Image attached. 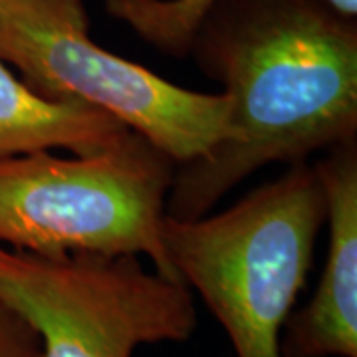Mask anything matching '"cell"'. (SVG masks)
<instances>
[{
  "label": "cell",
  "mask_w": 357,
  "mask_h": 357,
  "mask_svg": "<svg viewBox=\"0 0 357 357\" xmlns=\"http://www.w3.org/2000/svg\"><path fill=\"white\" fill-rule=\"evenodd\" d=\"M225 86L227 135L177 165L165 215L197 218L268 163L357 139V22L321 0H220L191 50Z\"/></svg>",
  "instance_id": "obj_1"
},
{
  "label": "cell",
  "mask_w": 357,
  "mask_h": 357,
  "mask_svg": "<svg viewBox=\"0 0 357 357\" xmlns=\"http://www.w3.org/2000/svg\"><path fill=\"white\" fill-rule=\"evenodd\" d=\"M326 215L324 187L302 161L218 215L163 217L171 266L211 307L236 357H284L280 332Z\"/></svg>",
  "instance_id": "obj_2"
},
{
  "label": "cell",
  "mask_w": 357,
  "mask_h": 357,
  "mask_svg": "<svg viewBox=\"0 0 357 357\" xmlns=\"http://www.w3.org/2000/svg\"><path fill=\"white\" fill-rule=\"evenodd\" d=\"M175 169L135 131L74 159L50 151L0 159V246L42 256L145 255L155 272L178 280L161 236Z\"/></svg>",
  "instance_id": "obj_3"
},
{
  "label": "cell",
  "mask_w": 357,
  "mask_h": 357,
  "mask_svg": "<svg viewBox=\"0 0 357 357\" xmlns=\"http://www.w3.org/2000/svg\"><path fill=\"white\" fill-rule=\"evenodd\" d=\"M0 60L40 96L114 115L177 165L208 153L229 129L225 91L181 88L103 50L89 38L84 0H0Z\"/></svg>",
  "instance_id": "obj_4"
},
{
  "label": "cell",
  "mask_w": 357,
  "mask_h": 357,
  "mask_svg": "<svg viewBox=\"0 0 357 357\" xmlns=\"http://www.w3.org/2000/svg\"><path fill=\"white\" fill-rule=\"evenodd\" d=\"M0 300L36 330L42 357H131L187 342L191 288L145 270L139 256H42L0 246Z\"/></svg>",
  "instance_id": "obj_5"
},
{
  "label": "cell",
  "mask_w": 357,
  "mask_h": 357,
  "mask_svg": "<svg viewBox=\"0 0 357 357\" xmlns=\"http://www.w3.org/2000/svg\"><path fill=\"white\" fill-rule=\"evenodd\" d=\"M326 195L330 244L318 290L288 318L284 357H357V139L314 167Z\"/></svg>",
  "instance_id": "obj_6"
},
{
  "label": "cell",
  "mask_w": 357,
  "mask_h": 357,
  "mask_svg": "<svg viewBox=\"0 0 357 357\" xmlns=\"http://www.w3.org/2000/svg\"><path fill=\"white\" fill-rule=\"evenodd\" d=\"M131 131L114 115L76 100H52L0 60V159L68 149L100 153Z\"/></svg>",
  "instance_id": "obj_7"
},
{
  "label": "cell",
  "mask_w": 357,
  "mask_h": 357,
  "mask_svg": "<svg viewBox=\"0 0 357 357\" xmlns=\"http://www.w3.org/2000/svg\"><path fill=\"white\" fill-rule=\"evenodd\" d=\"M217 2L220 0H105V8L155 48L183 58Z\"/></svg>",
  "instance_id": "obj_8"
},
{
  "label": "cell",
  "mask_w": 357,
  "mask_h": 357,
  "mask_svg": "<svg viewBox=\"0 0 357 357\" xmlns=\"http://www.w3.org/2000/svg\"><path fill=\"white\" fill-rule=\"evenodd\" d=\"M0 357H42L36 330L0 300Z\"/></svg>",
  "instance_id": "obj_9"
},
{
  "label": "cell",
  "mask_w": 357,
  "mask_h": 357,
  "mask_svg": "<svg viewBox=\"0 0 357 357\" xmlns=\"http://www.w3.org/2000/svg\"><path fill=\"white\" fill-rule=\"evenodd\" d=\"M324 4H328L332 10L342 14L345 18H356L357 16V0H321Z\"/></svg>",
  "instance_id": "obj_10"
}]
</instances>
